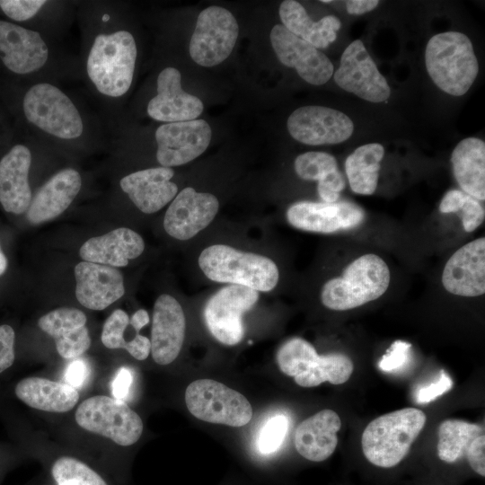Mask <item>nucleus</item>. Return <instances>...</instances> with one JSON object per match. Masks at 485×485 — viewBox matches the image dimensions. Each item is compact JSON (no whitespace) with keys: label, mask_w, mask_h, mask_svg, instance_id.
<instances>
[{"label":"nucleus","mask_w":485,"mask_h":485,"mask_svg":"<svg viewBox=\"0 0 485 485\" xmlns=\"http://www.w3.org/2000/svg\"><path fill=\"white\" fill-rule=\"evenodd\" d=\"M137 55L136 40L129 31L98 34L86 61L88 77L96 90L112 98L124 95L133 81Z\"/></svg>","instance_id":"nucleus-1"},{"label":"nucleus","mask_w":485,"mask_h":485,"mask_svg":"<svg viewBox=\"0 0 485 485\" xmlns=\"http://www.w3.org/2000/svg\"><path fill=\"white\" fill-rule=\"evenodd\" d=\"M427 71L443 92L453 95L465 94L479 73V62L467 35L445 31L431 37L425 49Z\"/></svg>","instance_id":"nucleus-2"},{"label":"nucleus","mask_w":485,"mask_h":485,"mask_svg":"<svg viewBox=\"0 0 485 485\" xmlns=\"http://www.w3.org/2000/svg\"><path fill=\"white\" fill-rule=\"evenodd\" d=\"M426 420V414L417 408L400 409L375 418L362 434L365 457L378 467L396 466L408 454Z\"/></svg>","instance_id":"nucleus-3"},{"label":"nucleus","mask_w":485,"mask_h":485,"mask_svg":"<svg viewBox=\"0 0 485 485\" xmlns=\"http://www.w3.org/2000/svg\"><path fill=\"white\" fill-rule=\"evenodd\" d=\"M389 284L385 261L376 254H365L350 262L340 277L323 285L321 301L331 310L347 311L379 298Z\"/></svg>","instance_id":"nucleus-4"},{"label":"nucleus","mask_w":485,"mask_h":485,"mask_svg":"<svg viewBox=\"0 0 485 485\" xmlns=\"http://www.w3.org/2000/svg\"><path fill=\"white\" fill-rule=\"evenodd\" d=\"M198 265L212 281L243 286L261 292L272 290L279 278L278 269L269 258L224 244L204 249L198 257Z\"/></svg>","instance_id":"nucleus-5"},{"label":"nucleus","mask_w":485,"mask_h":485,"mask_svg":"<svg viewBox=\"0 0 485 485\" xmlns=\"http://www.w3.org/2000/svg\"><path fill=\"white\" fill-rule=\"evenodd\" d=\"M22 108L30 123L54 137L72 140L84 132L83 119L75 103L49 83L32 85L23 97Z\"/></svg>","instance_id":"nucleus-6"},{"label":"nucleus","mask_w":485,"mask_h":485,"mask_svg":"<svg viewBox=\"0 0 485 485\" xmlns=\"http://www.w3.org/2000/svg\"><path fill=\"white\" fill-rule=\"evenodd\" d=\"M75 421L84 429L128 446L140 438V416L122 400L96 395L84 400L75 411Z\"/></svg>","instance_id":"nucleus-7"},{"label":"nucleus","mask_w":485,"mask_h":485,"mask_svg":"<svg viewBox=\"0 0 485 485\" xmlns=\"http://www.w3.org/2000/svg\"><path fill=\"white\" fill-rule=\"evenodd\" d=\"M185 403L195 418L209 423L242 427L252 417L251 405L242 393L211 379L190 384Z\"/></svg>","instance_id":"nucleus-8"},{"label":"nucleus","mask_w":485,"mask_h":485,"mask_svg":"<svg viewBox=\"0 0 485 485\" xmlns=\"http://www.w3.org/2000/svg\"><path fill=\"white\" fill-rule=\"evenodd\" d=\"M239 33L233 13L220 6L204 9L198 15L190 42V55L202 66H214L231 54Z\"/></svg>","instance_id":"nucleus-9"},{"label":"nucleus","mask_w":485,"mask_h":485,"mask_svg":"<svg viewBox=\"0 0 485 485\" xmlns=\"http://www.w3.org/2000/svg\"><path fill=\"white\" fill-rule=\"evenodd\" d=\"M259 292L239 285L223 287L214 294L204 308L205 323L221 343L238 344L244 335L242 315L253 307Z\"/></svg>","instance_id":"nucleus-10"},{"label":"nucleus","mask_w":485,"mask_h":485,"mask_svg":"<svg viewBox=\"0 0 485 485\" xmlns=\"http://www.w3.org/2000/svg\"><path fill=\"white\" fill-rule=\"evenodd\" d=\"M333 77L341 89L370 102L385 101L391 95L387 80L360 40L345 48Z\"/></svg>","instance_id":"nucleus-11"},{"label":"nucleus","mask_w":485,"mask_h":485,"mask_svg":"<svg viewBox=\"0 0 485 485\" xmlns=\"http://www.w3.org/2000/svg\"><path fill=\"white\" fill-rule=\"evenodd\" d=\"M287 128L294 139L309 146L340 144L354 131V124L345 113L318 105L295 110L287 119Z\"/></svg>","instance_id":"nucleus-12"},{"label":"nucleus","mask_w":485,"mask_h":485,"mask_svg":"<svg viewBox=\"0 0 485 485\" xmlns=\"http://www.w3.org/2000/svg\"><path fill=\"white\" fill-rule=\"evenodd\" d=\"M156 159L161 166L171 168L185 164L207 148L212 130L204 119L171 122L155 131Z\"/></svg>","instance_id":"nucleus-13"},{"label":"nucleus","mask_w":485,"mask_h":485,"mask_svg":"<svg viewBox=\"0 0 485 485\" xmlns=\"http://www.w3.org/2000/svg\"><path fill=\"white\" fill-rule=\"evenodd\" d=\"M287 219L295 228L321 234L353 229L366 219L364 209L348 201H299L287 211Z\"/></svg>","instance_id":"nucleus-14"},{"label":"nucleus","mask_w":485,"mask_h":485,"mask_svg":"<svg viewBox=\"0 0 485 485\" xmlns=\"http://www.w3.org/2000/svg\"><path fill=\"white\" fill-rule=\"evenodd\" d=\"M269 37L278 59L284 66L295 68L305 82L322 85L332 76L333 65L329 57L282 24H276Z\"/></svg>","instance_id":"nucleus-15"},{"label":"nucleus","mask_w":485,"mask_h":485,"mask_svg":"<svg viewBox=\"0 0 485 485\" xmlns=\"http://www.w3.org/2000/svg\"><path fill=\"white\" fill-rule=\"evenodd\" d=\"M218 208L216 197L187 187L175 196L169 206L163 219L164 230L175 239L189 240L213 221Z\"/></svg>","instance_id":"nucleus-16"},{"label":"nucleus","mask_w":485,"mask_h":485,"mask_svg":"<svg viewBox=\"0 0 485 485\" xmlns=\"http://www.w3.org/2000/svg\"><path fill=\"white\" fill-rule=\"evenodd\" d=\"M0 58L18 75L40 70L48 58V48L35 31L0 20Z\"/></svg>","instance_id":"nucleus-17"},{"label":"nucleus","mask_w":485,"mask_h":485,"mask_svg":"<svg viewBox=\"0 0 485 485\" xmlns=\"http://www.w3.org/2000/svg\"><path fill=\"white\" fill-rule=\"evenodd\" d=\"M442 284L451 294L474 297L485 293V238L459 248L447 260Z\"/></svg>","instance_id":"nucleus-18"},{"label":"nucleus","mask_w":485,"mask_h":485,"mask_svg":"<svg viewBox=\"0 0 485 485\" xmlns=\"http://www.w3.org/2000/svg\"><path fill=\"white\" fill-rule=\"evenodd\" d=\"M186 321L179 302L167 294L155 301L151 330V354L155 363L165 366L173 362L181 349Z\"/></svg>","instance_id":"nucleus-19"},{"label":"nucleus","mask_w":485,"mask_h":485,"mask_svg":"<svg viewBox=\"0 0 485 485\" xmlns=\"http://www.w3.org/2000/svg\"><path fill=\"white\" fill-rule=\"evenodd\" d=\"M156 84L157 93L147 104V114L153 119L171 123L197 119L200 116L203 102L181 88V75L178 69H163Z\"/></svg>","instance_id":"nucleus-20"},{"label":"nucleus","mask_w":485,"mask_h":485,"mask_svg":"<svg viewBox=\"0 0 485 485\" xmlns=\"http://www.w3.org/2000/svg\"><path fill=\"white\" fill-rule=\"evenodd\" d=\"M75 296L84 307L101 311L125 293L123 276L114 267L81 261L75 268Z\"/></svg>","instance_id":"nucleus-21"},{"label":"nucleus","mask_w":485,"mask_h":485,"mask_svg":"<svg viewBox=\"0 0 485 485\" xmlns=\"http://www.w3.org/2000/svg\"><path fill=\"white\" fill-rule=\"evenodd\" d=\"M173 174L172 168H149L124 176L119 185L140 211L152 214L159 211L177 195L178 187L171 181Z\"/></svg>","instance_id":"nucleus-22"},{"label":"nucleus","mask_w":485,"mask_h":485,"mask_svg":"<svg viewBox=\"0 0 485 485\" xmlns=\"http://www.w3.org/2000/svg\"><path fill=\"white\" fill-rule=\"evenodd\" d=\"M31 164V153L23 145L13 146L0 160V203L6 212L20 215L29 208Z\"/></svg>","instance_id":"nucleus-23"},{"label":"nucleus","mask_w":485,"mask_h":485,"mask_svg":"<svg viewBox=\"0 0 485 485\" xmlns=\"http://www.w3.org/2000/svg\"><path fill=\"white\" fill-rule=\"evenodd\" d=\"M86 316L79 309L62 307L41 316L38 325L52 337L58 354L66 359L82 356L91 346Z\"/></svg>","instance_id":"nucleus-24"},{"label":"nucleus","mask_w":485,"mask_h":485,"mask_svg":"<svg viewBox=\"0 0 485 485\" xmlns=\"http://www.w3.org/2000/svg\"><path fill=\"white\" fill-rule=\"evenodd\" d=\"M82 187L80 173L66 168L50 177L35 193L27 209L33 225L49 221L62 214L73 202Z\"/></svg>","instance_id":"nucleus-25"},{"label":"nucleus","mask_w":485,"mask_h":485,"mask_svg":"<svg viewBox=\"0 0 485 485\" xmlns=\"http://www.w3.org/2000/svg\"><path fill=\"white\" fill-rule=\"evenodd\" d=\"M340 427V418L334 410H320L297 426L294 436L296 451L312 462L328 459L338 445L337 433Z\"/></svg>","instance_id":"nucleus-26"},{"label":"nucleus","mask_w":485,"mask_h":485,"mask_svg":"<svg viewBox=\"0 0 485 485\" xmlns=\"http://www.w3.org/2000/svg\"><path fill=\"white\" fill-rule=\"evenodd\" d=\"M145 249L143 238L135 231L119 227L110 233L90 238L80 248V257L88 262L110 267H125Z\"/></svg>","instance_id":"nucleus-27"},{"label":"nucleus","mask_w":485,"mask_h":485,"mask_svg":"<svg viewBox=\"0 0 485 485\" xmlns=\"http://www.w3.org/2000/svg\"><path fill=\"white\" fill-rule=\"evenodd\" d=\"M14 392L31 408L48 412L69 411L79 400L77 390L68 384L35 376L20 381Z\"/></svg>","instance_id":"nucleus-28"},{"label":"nucleus","mask_w":485,"mask_h":485,"mask_svg":"<svg viewBox=\"0 0 485 485\" xmlns=\"http://www.w3.org/2000/svg\"><path fill=\"white\" fill-rule=\"evenodd\" d=\"M454 176L466 194L485 199V142L477 137L461 140L451 154Z\"/></svg>","instance_id":"nucleus-29"},{"label":"nucleus","mask_w":485,"mask_h":485,"mask_svg":"<svg viewBox=\"0 0 485 485\" xmlns=\"http://www.w3.org/2000/svg\"><path fill=\"white\" fill-rule=\"evenodd\" d=\"M282 25L296 37L316 48H325L335 41L341 23L338 17L327 15L313 22L297 1L285 0L278 9Z\"/></svg>","instance_id":"nucleus-30"},{"label":"nucleus","mask_w":485,"mask_h":485,"mask_svg":"<svg viewBox=\"0 0 485 485\" xmlns=\"http://www.w3.org/2000/svg\"><path fill=\"white\" fill-rule=\"evenodd\" d=\"M296 174L305 181H317V191L323 202H336L346 183L336 158L325 152H307L294 162Z\"/></svg>","instance_id":"nucleus-31"},{"label":"nucleus","mask_w":485,"mask_h":485,"mask_svg":"<svg viewBox=\"0 0 485 485\" xmlns=\"http://www.w3.org/2000/svg\"><path fill=\"white\" fill-rule=\"evenodd\" d=\"M384 148L369 143L356 148L345 160V172L353 192L360 195L375 193L379 180Z\"/></svg>","instance_id":"nucleus-32"},{"label":"nucleus","mask_w":485,"mask_h":485,"mask_svg":"<svg viewBox=\"0 0 485 485\" xmlns=\"http://www.w3.org/2000/svg\"><path fill=\"white\" fill-rule=\"evenodd\" d=\"M437 455L440 460L453 463L460 460L472 441L483 433V428L465 420L449 419L438 428Z\"/></svg>","instance_id":"nucleus-33"},{"label":"nucleus","mask_w":485,"mask_h":485,"mask_svg":"<svg viewBox=\"0 0 485 485\" xmlns=\"http://www.w3.org/2000/svg\"><path fill=\"white\" fill-rule=\"evenodd\" d=\"M128 324V313L121 309H116L103 324L101 342L108 348H123L136 359L145 360L151 352L150 340L143 335H138L136 339L127 337Z\"/></svg>","instance_id":"nucleus-34"},{"label":"nucleus","mask_w":485,"mask_h":485,"mask_svg":"<svg viewBox=\"0 0 485 485\" xmlns=\"http://www.w3.org/2000/svg\"><path fill=\"white\" fill-rule=\"evenodd\" d=\"M354 365L351 359L342 353L319 355L315 364L305 373L295 376V382L302 387H313L324 382L342 384L351 376Z\"/></svg>","instance_id":"nucleus-35"},{"label":"nucleus","mask_w":485,"mask_h":485,"mask_svg":"<svg viewBox=\"0 0 485 485\" xmlns=\"http://www.w3.org/2000/svg\"><path fill=\"white\" fill-rule=\"evenodd\" d=\"M318 356L316 349L310 342L295 337L280 346L276 358L281 372L295 377L306 372Z\"/></svg>","instance_id":"nucleus-36"},{"label":"nucleus","mask_w":485,"mask_h":485,"mask_svg":"<svg viewBox=\"0 0 485 485\" xmlns=\"http://www.w3.org/2000/svg\"><path fill=\"white\" fill-rule=\"evenodd\" d=\"M439 210L442 213H458L463 229L471 233L476 230L483 222L485 211L481 201L460 190H450L443 197Z\"/></svg>","instance_id":"nucleus-37"},{"label":"nucleus","mask_w":485,"mask_h":485,"mask_svg":"<svg viewBox=\"0 0 485 485\" xmlns=\"http://www.w3.org/2000/svg\"><path fill=\"white\" fill-rule=\"evenodd\" d=\"M51 473L57 485H107L92 468L69 456L58 458L52 466Z\"/></svg>","instance_id":"nucleus-38"},{"label":"nucleus","mask_w":485,"mask_h":485,"mask_svg":"<svg viewBox=\"0 0 485 485\" xmlns=\"http://www.w3.org/2000/svg\"><path fill=\"white\" fill-rule=\"evenodd\" d=\"M288 430V419L283 414L270 418L262 427L258 437V449L263 454L276 452Z\"/></svg>","instance_id":"nucleus-39"},{"label":"nucleus","mask_w":485,"mask_h":485,"mask_svg":"<svg viewBox=\"0 0 485 485\" xmlns=\"http://www.w3.org/2000/svg\"><path fill=\"white\" fill-rule=\"evenodd\" d=\"M47 3L45 0H0V8L9 18L23 22L35 16Z\"/></svg>","instance_id":"nucleus-40"},{"label":"nucleus","mask_w":485,"mask_h":485,"mask_svg":"<svg viewBox=\"0 0 485 485\" xmlns=\"http://www.w3.org/2000/svg\"><path fill=\"white\" fill-rule=\"evenodd\" d=\"M410 347V343L406 341H394L386 354L382 357L379 368L384 372H390L401 367L409 359Z\"/></svg>","instance_id":"nucleus-41"},{"label":"nucleus","mask_w":485,"mask_h":485,"mask_svg":"<svg viewBox=\"0 0 485 485\" xmlns=\"http://www.w3.org/2000/svg\"><path fill=\"white\" fill-rule=\"evenodd\" d=\"M14 340L13 329L4 324L0 326V374L12 366L14 361Z\"/></svg>","instance_id":"nucleus-42"},{"label":"nucleus","mask_w":485,"mask_h":485,"mask_svg":"<svg viewBox=\"0 0 485 485\" xmlns=\"http://www.w3.org/2000/svg\"><path fill=\"white\" fill-rule=\"evenodd\" d=\"M453 386V381L445 371H441L439 379L425 387L420 388L417 392V401L419 403H428L448 392Z\"/></svg>","instance_id":"nucleus-43"},{"label":"nucleus","mask_w":485,"mask_h":485,"mask_svg":"<svg viewBox=\"0 0 485 485\" xmlns=\"http://www.w3.org/2000/svg\"><path fill=\"white\" fill-rule=\"evenodd\" d=\"M465 454L471 468L479 475L485 476V436L475 437L469 445Z\"/></svg>","instance_id":"nucleus-44"},{"label":"nucleus","mask_w":485,"mask_h":485,"mask_svg":"<svg viewBox=\"0 0 485 485\" xmlns=\"http://www.w3.org/2000/svg\"><path fill=\"white\" fill-rule=\"evenodd\" d=\"M132 373L125 366L120 367L111 384L113 398L123 400L129 392L132 384Z\"/></svg>","instance_id":"nucleus-45"},{"label":"nucleus","mask_w":485,"mask_h":485,"mask_svg":"<svg viewBox=\"0 0 485 485\" xmlns=\"http://www.w3.org/2000/svg\"><path fill=\"white\" fill-rule=\"evenodd\" d=\"M87 375V367L81 360L73 361L66 369L65 378L66 384L73 387L82 385Z\"/></svg>","instance_id":"nucleus-46"},{"label":"nucleus","mask_w":485,"mask_h":485,"mask_svg":"<svg viewBox=\"0 0 485 485\" xmlns=\"http://www.w3.org/2000/svg\"><path fill=\"white\" fill-rule=\"evenodd\" d=\"M379 3L378 0H348L346 1V9L349 14L360 15L373 11Z\"/></svg>","instance_id":"nucleus-47"},{"label":"nucleus","mask_w":485,"mask_h":485,"mask_svg":"<svg viewBox=\"0 0 485 485\" xmlns=\"http://www.w3.org/2000/svg\"><path fill=\"white\" fill-rule=\"evenodd\" d=\"M8 261L4 255V253L2 251L1 245H0V276L3 275L6 269H7Z\"/></svg>","instance_id":"nucleus-48"},{"label":"nucleus","mask_w":485,"mask_h":485,"mask_svg":"<svg viewBox=\"0 0 485 485\" xmlns=\"http://www.w3.org/2000/svg\"><path fill=\"white\" fill-rule=\"evenodd\" d=\"M321 2L322 3H331L332 1H331V0H322Z\"/></svg>","instance_id":"nucleus-49"}]
</instances>
